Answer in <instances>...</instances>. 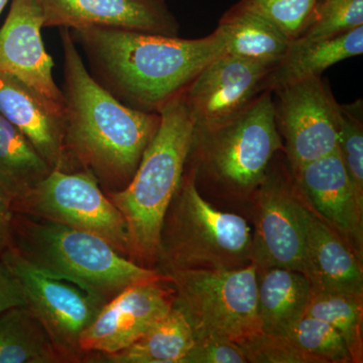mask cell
<instances>
[{
	"mask_svg": "<svg viewBox=\"0 0 363 363\" xmlns=\"http://www.w3.org/2000/svg\"><path fill=\"white\" fill-rule=\"evenodd\" d=\"M13 214L11 200L0 188V255L11 247Z\"/></svg>",
	"mask_w": 363,
	"mask_h": 363,
	"instance_id": "cell-33",
	"label": "cell"
},
{
	"mask_svg": "<svg viewBox=\"0 0 363 363\" xmlns=\"http://www.w3.org/2000/svg\"><path fill=\"white\" fill-rule=\"evenodd\" d=\"M174 303L175 290L168 277L124 289L83 332L80 347L85 358L112 354L133 345L169 314Z\"/></svg>",
	"mask_w": 363,
	"mask_h": 363,
	"instance_id": "cell-12",
	"label": "cell"
},
{
	"mask_svg": "<svg viewBox=\"0 0 363 363\" xmlns=\"http://www.w3.org/2000/svg\"><path fill=\"white\" fill-rule=\"evenodd\" d=\"M43 28L44 20L37 0H11L0 28V73L13 76L64 106L63 92L52 76L54 62L43 42Z\"/></svg>",
	"mask_w": 363,
	"mask_h": 363,
	"instance_id": "cell-16",
	"label": "cell"
},
{
	"mask_svg": "<svg viewBox=\"0 0 363 363\" xmlns=\"http://www.w3.org/2000/svg\"><path fill=\"white\" fill-rule=\"evenodd\" d=\"M0 257L20 281L26 306L45 327L61 362H84L81 336L104 308V301L73 281L38 271L11 247Z\"/></svg>",
	"mask_w": 363,
	"mask_h": 363,
	"instance_id": "cell-9",
	"label": "cell"
},
{
	"mask_svg": "<svg viewBox=\"0 0 363 363\" xmlns=\"http://www.w3.org/2000/svg\"><path fill=\"white\" fill-rule=\"evenodd\" d=\"M16 306H26L18 278L0 257V314Z\"/></svg>",
	"mask_w": 363,
	"mask_h": 363,
	"instance_id": "cell-32",
	"label": "cell"
},
{
	"mask_svg": "<svg viewBox=\"0 0 363 363\" xmlns=\"http://www.w3.org/2000/svg\"><path fill=\"white\" fill-rule=\"evenodd\" d=\"M11 247L38 271L73 281L105 304L130 286L167 277L99 236L20 212L14 211Z\"/></svg>",
	"mask_w": 363,
	"mask_h": 363,
	"instance_id": "cell-4",
	"label": "cell"
},
{
	"mask_svg": "<svg viewBox=\"0 0 363 363\" xmlns=\"http://www.w3.org/2000/svg\"><path fill=\"white\" fill-rule=\"evenodd\" d=\"M252 248L248 222L210 204L185 169L162 223L160 271L236 269L252 262Z\"/></svg>",
	"mask_w": 363,
	"mask_h": 363,
	"instance_id": "cell-5",
	"label": "cell"
},
{
	"mask_svg": "<svg viewBox=\"0 0 363 363\" xmlns=\"http://www.w3.org/2000/svg\"><path fill=\"white\" fill-rule=\"evenodd\" d=\"M216 30L223 38L226 54L272 68L292 42L269 18L238 1L222 14Z\"/></svg>",
	"mask_w": 363,
	"mask_h": 363,
	"instance_id": "cell-20",
	"label": "cell"
},
{
	"mask_svg": "<svg viewBox=\"0 0 363 363\" xmlns=\"http://www.w3.org/2000/svg\"><path fill=\"white\" fill-rule=\"evenodd\" d=\"M67 152L89 172L105 194L130 183L152 142L161 114L138 111L116 99L91 75L69 28H62Z\"/></svg>",
	"mask_w": 363,
	"mask_h": 363,
	"instance_id": "cell-2",
	"label": "cell"
},
{
	"mask_svg": "<svg viewBox=\"0 0 363 363\" xmlns=\"http://www.w3.org/2000/svg\"><path fill=\"white\" fill-rule=\"evenodd\" d=\"M9 0H0V13H2V11H4V7L6 6L7 2H9Z\"/></svg>",
	"mask_w": 363,
	"mask_h": 363,
	"instance_id": "cell-34",
	"label": "cell"
},
{
	"mask_svg": "<svg viewBox=\"0 0 363 363\" xmlns=\"http://www.w3.org/2000/svg\"><path fill=\"white\" fill-rule=\"evenodd\" d=\"M194 343L192 326L174 305L164 319L133 345L112 354L87 355L85 362L186 363Z\"/></svg>",
	"mask_w": 363,
	"mask_h": 363,
	"instance_id": "cell-22",
	"label": "cell"
},
{
	"mask_svg": "<svg viewBox=\"0 0 363 363\" xmlns=\"http://www.w3.org/2000/svg\"><path fill=\"white\" fill-rule=\"evenodd\" d=\"M13 209L99 236L128 259L123 215L89 172L52 169Z\"/></svg>",
	"mask_w": 363,
	"mask_h": 363,
	"instance_id": "cell-8",
	"label": "cell"
},
{
	"mask_svg": "<svg viewBox=\"0 0 363 363\" xmlns=\"http://www.w3.org/2000/svg\"><path fill=\"white\" fill-rule=\"evenodd\" d=\"M240 345L227 339L208 336L195 339L186 363H247Z\"/></svg>",
	"mask_w": 363,
	"mask_h": 363,
	"instance_id": "cell-31",
	"label": "cell"
},
{
	"mask_svg": "<svg viewBox=\"0 0 363 363\" xmlns=\"http://www.w3.org/2000/svg\"><path fill=\"white\" fill-rule=\"evenodd\" d=\"M338 150L358 197L363 200V101L339 104Z\"/></svg>",
	"mask_w": 363,
	"mask_h": 363,
	"instance_id": "cell-27",
	"label": "cell"
},
{
	"mask_svg": "<svg viewBox=\"0 0 363 363\" xmlns=\"http://www.w3.org/2000/svg\"><path fill=\"white\" fill-rule=\"evenodd\" d=\"M362 52L363 26L329 39L292 40L284 58L267 74L264 91L274 92L298 81L321 76L339 62Z\"/></svg>",
	"mask_w": 363,
	"mask_h": 363,
	"instance_id": "cell-19",
	"label": "cell"
},
{
	"mask_svg": "<svg viewBox=\"0 0 363 363\" xmlns=\"http://www.w3.org/2000/svg\"><path fill=\"white\" fill-rule=\"evenodd\" d=\"M247 362L321 363L285 335L260 331L240 345Z\"/></svg>",
	"mask_w": 363,
	"mask_h": 363,
	"instance_id": "cell-30",
	"label": "cell"
},
{
	"mask_svg": "<svg viewBox=\"0 0 363 363\" xmlns=\"http://www.w3.org/2000/svg\"><path fill=\"white\" fill-rule=\"evenodd\" d=\"M306 230L305 272L313 292L363 295L362 260L326 222L303 207Z\"/></svg>",
	"mask_w": 363,
	"mask_h": 363,
	"instance_id": "cell-18",
	"label": "cell"
},
{
	"mask_svg": "<svg viewBox=\"0 0 363 363\" xmlns=\"http://www.w3.org/2000/svg\"><path fill=\"white\" fill-rule=\"evenodd\" d=\"M362 295L340 292H313L304 316L316 318L340 334L352 358L363 359Z\"/></svg>",
	"mask_w": 363,
	"mask_h": 363,
	"instance_id": "cell-25",
	"label": "cell"
},
{
	"mask_svg": "<svg viewBox=\"0 0 363 363\" xmlns=\"http://www.w3.org/2000/svg\"><path fill=\"white\" fill-rule=\"evenodd\" d=\"M0 116L32 143L52 169L79 171L66 150L63 105L13 76L0 73Z\"/></svg>",
	"mask_w": 363,
	"mask_h": 363,
	"instance_id": "cell-17",
	"label": "cell"
},
{
	"mask_svg": "<svg viewBox=\"0 0 363 363\" xmlns=\"http://www.w3.org/2000/svg\"><path fill=\"white\" fill-rule=\"evenodd\" d=\"M360 26H363V0H322L317 2L311 21L298 40L329 39Z\"/></svg>",
	"mask_w": 363,
	"mask_h": 363,
	"instance_id": "cell-28",
	"label": "cell"
},
{
	"mask_svg": "<svg viewBox=\"0 0 363 363\" xmlns=\"http://www.w3.org/2000/svg\"><path fill=\"white\" fill-rule=\"evenodd\" d=\"M313 289L303 272L285 267L257 269V312L262 332L285 335L304 316Z\"/></svg>",
	"mask_w": 363,
	"mask_h": 363,
	"instance_id": "cell-21",
	"label": "cell"
},
{
	"mask_svg": "<svg viewBox=\"0 0 363 363\" xmlns=\"http://www.w3.org/2000/svg\"><path fill=\"white\" fill-rule=\"evenodd\" d=\"M0 363H62L49 334L28 306L0 314Z\"/></svg>",
	"mask_w": 363,
	"mask_h": 363,
	"instance_id": "cell-24",
	"label": "cell"
},
{
	"mask_svg": "<svg viewBox=\"0 0 363 363\" xmlns=\"http://www.w3.org/2000/svg\"><path fill=\"white\" fill-rule=\"evenodd\" d=\"M285 336L321 363L352 362L340 334L322 320L303 316L290 327Z\"/></svg>",
	"mask_w": 363,
	"mask_h": 363,
	"instance_id": "cell-26",
	"label": "cell"
},
{
	"mask_svg": "<svg viewBox=\"0 0 363 363\" xmlns=\"http://www.w3.org/2000/svg\"><path fill=\"white\" fill-rule=\"evenodd\" d=\"M159 113V130L133 179L123 190L106 194L128 227V259L138 266L157 269L162 223L183 178L194 130L182 94Z\"/></svg>",
	"mask_w": 363,
	"mask_h": 363,
	"instance_id": "cell-3",
	"label": "cell"
},
{
	"mask_svg": "<svg viewBox=\"0 0 363 363\" xmlns=\"http://www.w3.org/2000/svg\"><path fill=\"white\" fill-rule=\"evenodd\" d=\"M322 1V0H317V2Z\"/></svg>",
	"mask_w": 363,
	"mask_h": 363,
	"instance_id": "cell-35",
	"label": "cell"
},
{
	"mask_svg": "<svg viewBox=\"0 0 363 363\" xmlns=\"http://www.w3.org/2000/svg\"><path fill=\"white\" fill-rule=\"evenodd\" d=\"M175 303L195 339L214 336L241 345L262 331L257 312V267L164 271Z\"/></svg>",
	"mask_w": 363,
	"mask_h": 363,
	"instance_id": "cell-7",
	"label": "cell"
},
{
	"mask_svg": "<svg viewBox=\"0 0 363 363\" xmlns=\"http://www.w3.org/2000/svg\"><path fill=\"white\" fill-rule=\"evenodd\" d=\"M266 16L291 40L298 39L311 21L317 0H238Z\"/></svg>",
	"mask_w": 363,
	"mask_h": 363,
	"instance_id": "cell-29",
	"label": "cell"
},
{
	"mask_svg": "<svg viewBox=\"0 0 363 363\" xmlns=\"http://www.w3.org/2000/svg\"><path fill=\"white\" fill-rule=\"evenodd\" d=\"M70 30L100 85L126 106L154 113L226 54L216 28L192 40L98 26Z\"/></svg>",
	"mask_w": 363,
	"mask_h": 363,
	"instance_id": "cell-1",
	"label": "cell"
},
{
	"mask_svg": "<svg viewBox=\"0 0 363 363\" xmlns=\"http://www.w3.org/2000/svg\"><path fill=\"white\" fill-rule=\"evenodd\" d=\"M52 172L32 143L0 116V188L11 207Z\"/></svg>",
	"mask_w": 363,
	"mask_h": 363,
	"instance_id": "cell-23",
	"label": "cell"
},
{
	"mask_svg": "<svg viewBox=\"0 0 363 363\" xmlns=\"http://www.w3.org/2000/svg\"><path fill=\"white\" fill-rule=\"evenodd\" d=\"M272 69L229 54L208 64L182 93L194 128H217L245 111L264 92Z\"/></svg>",
	"mask_w": 363,
	"mask_h": 363,
	"instance_id": "cell-13",
	"label": "cell"
},
{
	"mask_svg": "<svg viewBox=\"0 0 363 363\" xmlns=\"http://www.w3.org/2000/svg\"><path fill=\"white\" fill-rule=\"evenodd\" d=\"M301 194L311 203L320 218L343 238L362 259L363 200L353 187L338 147L328 156L292 172Z\"/></svg>",
	"mask_w": 363,
	"mask_h": 363,
	"instance_id": "cell-15",
	"label": "cell"
},
{
	"mask_svg": "<svg viewBox=\"0 0 363 363\" xmlns=\"http://www.w3.org/2000/svg\"><path fill=\"white\" fill-rule=\"evenodd\" d=\"M283 140L274 119L271 91L260 93L245 111L210 130H193L187 162L233 192L257 190Z\"/></svg>",
	"mask_w": 363,
	"mask_h": 363,
	"instance_id": "cell-6",
	"label": "cell"
},
{
	"mask_svg": "<svg viewBox=\"0 0 363 363\" xmlns=\"http://www.w3.org/2000/svg\"><path fill=\"white\" fill-rule=\"evenodd\" d=\"M257 198L252 262L257 269L285 267L304 274V205L298 197L295 179L291 183L283 174L269 169L257 188Z\"/></svg>",
	"mask_w": 363,
	"mask_h": 363,
	"instance_id": "cell-11",
	"label": "cell"
},
{
	"mask_svg": "<svg viewBox=\"0 0 363 363\" xmlns=\"http://www.w3.org/2000/svg\"><path fill=\"white\" fill-rule=\"evenodd\" d=\"M272 98L292 172L337 150L339 104L321 76L284 86Z\"/></svg>",
	"mask_w": 363,
	"mask_h": 363,
	"instance_id": "cell-10",
	"label": "cell"
},
{
	"mask_svg": "<svg viewBox=\"0 0 363 363\" xmlns=\"http://www.w3.org/2000/svg\"><path fill=\"white\" fill-rule=\"evenodd\" d=\"M44 28H111L177 37L180 23L166 0H37Z\"/></svg>",
	"mask_w": 363,
	"mask_h": 363,
	"instance_id": "cell-14",
	"label": "cell"
}]
</instances>
